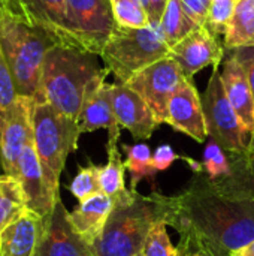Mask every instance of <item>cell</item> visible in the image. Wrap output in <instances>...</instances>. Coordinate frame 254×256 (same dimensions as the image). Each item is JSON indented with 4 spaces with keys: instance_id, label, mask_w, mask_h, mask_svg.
Listing matches in <instances>:
<instances>
[{
    "instance_id": "obj_1",
    "label": "cell",
    "mask_w": 254,
    "mask_h": 256,
    "mask_svg": "<svg viewBox=\"0 0 254 256\" xmlns=\"http://www.w3.org/2000/svg\"><path fill=\"white\" fill-rule=\"evenodd\" d=\"M165 224L178 232L183 255L207 249L231 256L254 240V194L234 171L219 180L195 174L184 190L166 196Z\"/></svg>"
},
{
    "instance_id": "obj_2",
    "label": "cell",
    "mask_w": 254,
    "mask_h": 256,
    "mask_svg": "<svg viewBox=\"0 0 254 256\" xmlns=\"http://www.w3.org/2000/svg\"><path fill=\"white\" fill-rule=\"evenodd\" d=\"M99 57L85 50L54 45L43 62L40 100L78 122L87 93L109 75Z\"/></svg>"
},
{
    "instance_id": "obj_3",
    "label": "cell",
    "mask_w": 254,
    "mask_h": 256,
    "mask_svg": "<svg viewBox=\"0 0 254 256\" xmlns=\"http://www.w3.org/2000/svg\"><path fill=\"white\" fill-rule=\"evenodd\" d=\"M57 42L21 14L0 3V51L18 96L40 100L43 62Z\"/></svg>"
},
{
    "instance_id": "obj_4",
    "label": "cell",
    "mask_w": 254,
    "mask_h": 256,
    "mask_svg": "<svg viewBox=\"0 0 254 256\" xmlns=\"http://www.w3.org/2000/svg\"><path fill=\"white\" fill-rule=\"evenodd\" d=\"M166 195L154 190L150 195L135 192V198L126 204H115L109 219L93 243L94 256L141 255L153 230L165 222Z\"/></svg>"
},
{
    "instance_id": "obj_5",
    "label": "cell",
    "mask_w": 254,
    "mask_h": 256,
    "mask_svg": "<svg viewBox=\"0 0 254 256\" xmlns=\"http://www.w3.org/2000/svg\"><path fill=\"white\" fill-rule=\"evenodd\" d=\"M162 26L129 28L115 26L100 58L115 82L127 84L138 72L169 56Z\"/></svg>"
},
{
    "instance_id": "obj_6",
    "label": "cell",
    "mask_w": 254,
    "mask_h": 256,
    "mask_svg": "<svg viewBox=\"0 0 254 256\" xmlns=\"http://www.w3.org/2000/svg\"><path fill=\"white\" fill-rule=\"evenodd\" d=\"M33 142L43 174L54 192H58L60 176L67 156L78 148L81 129L76 120L57 111L45 100H33Z\"/></svg>"
},
{
    "instance_id": "obj_7",
    "label": "cell",
    "mask_w": 254,
    "mask_h": 256,
    "mask_svg": "<svg viewBox=\"0 0 254 256\" xmlns=\"http://www.w3.org/2000/svg\"><path fill=\"white\" fill-rule=\"evenodd\" d=\"M202 106L210 138L219 142L228 153H247L250 138L226 96L219 66L213 68V74L202 98Z\"/></svg>"
},
{
    "instance_id": "obj_8",
    "label": "cell",
    "mask_w": 254,
    "mask_h": 256,
    "mask_svg": "<svg viewBox=\"0 0 254 256\" xmlns=\"http://www.w3.org/2000/svg\"><path fill=\"white\" fill-rule=\"evenodd\" d=\"M186 81L187 78L180 66L168 56L138 72L127 86L141 94L162 124L168 118L169 100Z\"/></svg>"
},
{
    "instance_id": "obj_9",
    "label": "cell",
    "mask_w": 254,
    "mask_h": 256,
    "mask_svg": "<svg viewBox=\"0 0 254 256\" xmlns=\"http://www.w3.org/2000/svg\"><path fill=\"white\" fill-rule=\"evenodd\" d=\"M1 3L46 32L57 45L84 50L72 24L67 0H1Z\"/></svg>"
},
{
    "instance_id": "obj_10",
    "label": "cell",
    "mask_w": 254,
    "mask_h": 256,
    "mask_svg": "<svg viewBox=\"0 0 254 256\" xmlns=\"http://www.w3.org/2000/svg\"><path fill=\"white\" fill-rule=\"evenodd\" d=\"M69 15L85 51L100 56L117 22L109 0H67Z\"/></svg>"
},
{
    "instance_id": "obj_11",
    "label": "cell",
    "mask_w": 254,
    "mask_h": 256,
    "mask_svg": "<svg viewBox=\"0 0 254 256\" xmlns=\"http://www.w3.org/2000/svg\"><path fill=\"white\" fill-rule=\"evenodd\" d=\"M33 100L19 96L0 132V162L7 176L16 177L19 159L25 147L33 142Z\"/></svg>"
},
{
    "instance_id": "obj_12",
    "label": "cell",
    "mask_w": 254,
    "mask_h": 256,
    "mask_svg": "<svg viewBox=\"0 0 254 256\" xmlns=\"http://www.w3.org/2000/svg\"><path fill=\"white\" fill-rule=\"evenodd\" d=\"M225 48L205 26L198 27L169 50V57L180 66L187 80L208 66H219Z\"/></svg>"
},
{
    "instance_id": "obj_13",
    "label": "cell",
    "mask_w": 254,
    "mask_h": 256,
    "mask_svg": "<svg viewBox=\"0 0 254 256\" xmlns=\"http://www.w3.org/2000/svg\"><path fill=\"white\" fill-rule=\"evenodd\" d=\"M61 198L46 219L45 232L34 256H94L91 246L73 230Z\"/></svg>"
},
{
    "instance_id": "obj_14",
    "label": "cell",
    "mask_w": 254,
    "mask_h": 256,
    "mask_svg": "<svg viewBox=\"0 0 254 256\" xmlns=\"http://www.w3.org/2000/svg\"><path fill=\"white\" fill-rule=\"evenodd\" d=\"M109 88L118 126L127 129L136 140H150L160 124L148 104L127 84L114 82Z\"/></svg>"
},
{
    "instance_id": "obj_15",
    "label": "cell",
    "mask_w": 254,
    "mask_h": 256,
    "mask_svg": "<svg viewBox=\"0 0 254 256\" xmlns=\"http://www.w3.org/2000/svg\"><path fill=\"white\" fill-rule=\"evenodd\" d=\"M16 178L22 186L27 208L46 220L51 216L57 200L60 198V192H54L48 184L42 164L34 148V142L25 147L18 164Z\"/></svg>"
},
{
    "instance_id": "obj_16",
    "label": "cell",
    "mask_w": 254,
    "mask_h": 256,
    "mask_svg": "<svg viewBox=\"0 0 254 256\" xmlns=\"http://www.w3.org/2000/svg\"><path fill=\"white\" fill-rule=\"evenodd\" d=\"M166 123L198 142H205L210 136L202 99L192 80H187L169 100Z\"/></svg>"
},
{
    "instance_id": "obj_17",
    "label": "cell",
    "mask_w": 254,
    "mask_h": 256,
    "mask_svg": "<svg viewBox=\"0 0 254 256\" xmlns=\"http://www.w3.org/2000/svg\"><path fill=\"white\" fill-rule=\"evenodd\" d=\"M78 124L81 134L94 132L97 129H106L108 130L106 147L118 146L121 128L118 126L114 114L111 88L106 81L99 82L87 93L78 117Z\"/></svg>"
},
{
    "instance_id": "obj_18",
    "label": "cell",
    "mask_w": 254,
    "mask_h": 256,
    "mask_svg": "<svg viewBox=\"0 0 254 256\" xmlns=\"http://www.w3.org/2000/svg\"><path fill=\"white\" fill-rule=\"evenodd\" d=\"M46 220L25 210L0 234V256H34L45 232Z\"/></svg>"
},
{
    "instance_id": "obj_19",
    "label": "cell",
    "mask_w": 254,
    "mask_h": 256,
    "mask_svg": "<svg viewBox=\"0 0 254 256\" xmlns=\"http://www.w3.org/2000/svg\"><path fill=\"white\" fill-rule=\"evenodd\" d=\"M220 72L226 96L252 141L254 134V99L247 74L232 52L226 57Z\"/></svg>"
},
{
    "instance_id": "obj_20",
    "label": "cell",
    "mask_w": 254,
    "mask_h": 256,
    "mask_svg": "<svg viewBox=\"0 0 254 256\" xmlns=\"http://www.w3.org/2000/svg\"><path fill=\"white\" fill-rule=\"evenodd\" d=\"M114 207L115 201L100 192L82 202H78L73 212H69L67 218L73 230L90 246H93V243L102 234Z\"/></svg>"
},
{
    "instance_id": "obj_21",
    "label": "cell",
    "mask_w": 254,
    "mask_h": 256,
    "mask_svg": "<svg viewBox=\"0 0 254 256\" xmlns=\"http://www.w3.org/2000/svg\"><path fill=\"white\" fill-rule=\"evenodd\" d=\"M108 160L105 165H100V188L102 192L111 196L115 204H126L135 198L133 189L126 188L124 176H126V165L121 159V153L118 146L106 147Z\"/></svg>"
},
{
    "instance_id": "obj_22",
    "label": "cell",
    "mask_w": 254,
    "mask_h": 256,
    "mask_svg": "<svg viewBox=\"0 0 254 256\" xmlns=\"http://www.w3.org/2000/svg\"><path fill=\"white\" fill-rule=\"evenodd\" d=\"M223 39V45L229 51L241 46H254V0L237 2Z\"/></svg>"
},
{
    "instance_id": "obj_23",
    "label": "cell",
    "mask_w": 254,
    "mask_h": 256,
    "mask_svg": "<svg viewBox=\"0 0 254 256\" xmlns=\"http://www.w3.org/2000/svg\"><path fill=\"white\" fill-rule=\"evenodd\" d=\"M121 150L126 154V170L130 174V186L136 190L141 180H148L151 183L153 192L156 190L157 171L153 165V153L147 144H121Z\"/></svg>"
},
{
    "instance_id": "obj_24",
    "label": "cell",
    "mask_w": 254,
    "mask_h": 256,
    "mask_svg": "<svg viewBox=\"0 0 254 256\" xmlns=\"http://www.w3.org/2000/svg\"><path fill=\"white\" fill-rule=\"evenodd\" d=\"M27 210V201L19 180L13 176H0V234Z\"/></svg>"
},
{
    "instance_id": "obj_25",
    "label": "cell",
    "mask_w": 254,
    "mask_h": 256,
    "mask_svg": "<svg viewBox=\"0 0 254 256\" xmlns=\"http://www.w3.org/2000/svg\"><path fill=\"white\" fill-rule=\"evenodd\" d=\"M160 26H162L163 34H165V39H166L169 48H172L180 40H183L186 36H189L192 32H195L198 27H201L186 12L181 0H169L168 2V6L162 16Z\"/></svg>"
},
{
    "instance_id": "obj_26",
    "label": "cell",
    "mask_w": 254,
    "mask_h": 256,
    "mask_svg": "<svg viewBox=\"0 0 254 256\" xmlns=\"http://www.w3.org/2000/svg\"><path fill=\"white\" fill-rule=\"evenodd\" d=\"M69 192L78 200V202L100 194V165L88 162L85 166H79L78 174L69 184Z\"/></svg>"
},
{
    "instance_id": "obj_27",
    "label": "cell",
    "mask_w": 254,
    "mask_h": 256,
    "mask_svg": "<svg viewBox=\"0 0 254 256\" xmlns=\"http://www.w3.org/2000/svg\"><path fill=\"white\" fill-rule=\"evenodd\" d=\"M117 26L141 28L150 26L148 14L139 0H109Z\"/></svg>"
},
{
    "instance_id": "obj_28",
    "label": "cell",
    "mask_w": 254,
    "mask_h": 256,
    "mask_svg": "<svg viewBox=\"0 0 254 256\" xmlns=\"http://www.w3.org/2000/svg\"><path fill=\"white\" fill-rule=\"evenodd\" d=\"M226 153L228 152H225V148L214 140H210L207 142L201 164L204 166V172L210 178L219 180L232 176V165Z\"/></svg>"
},
{
    "instance_id": "obj_29",
    "label": "cell",
    "mask_w": 254,
    "mask_h": 256,
    "mask_svg": "<svg viewBox=\"0 0 254 256\" xmlns=\"http://www.w3.org/2000/svg\"><path fill=\"white\" fill-rule=\"evenodd\" d=\"M238 0H211L210 12L205 21V27L216 38L226 34L228 24L235 12Z\"/></svg>"
},
{
    "instance_id": "obj_30",
    "label": "cell",
    "mask_w": 254,
    "mask_h": 256,
    "mask_svg": "<svg viewBox=\"0 0 254 256\" xmlns=\"http://www.w3.org/2000/svg\"><path fill=\"white\" fill-rule=\"evenodd\" d=\"M18 92L10 75V70L0 51V132L18 100Z\"/></svg>"
},
{
    "instance_id": "obj_31",
    "label": "cell",
    "mask_w": 254,
    "mask_h": 256,
    "mask_svg": "<svg viewBox=\"0 0 254 256\" xmlns=\"http://www.w3.org/2000/svg\"><path fill=\"white\" fill-rule=\"evenodd\" d=\"M144 256H184L178 248H175L168 234V225L160 222L151 232L145 249Z\"/></svg>"
},
{
    "instance_id": "obj_32",
    "label": "cell",
    "mask_w": 254,
    "mask_h": 256,
    "mask_svg": "<svg viewBox=\"0 0 254 256\" xmlns=\"http://www.w3.org/2000/svg\"><path fill=\"white\" fill-rule=\"evenodd\" d=\"M229 160L232 165V171L247 183V186L254 194V153L250 152L244 154L229 153Z\"/></svg>"
},
{
    "instance_id": "obj_33",
    "label": "cell",
    "mask_w": 254,
    "mask_h": 256,
    "mask_svg": "<svg viewBox=\"0 0 254 256\" xmlns=\"http://www.w3.org/2000/svg\"><path fill=\"white\" fill-rule=\"evenodd\" d=\"M231 52L235 56V58L241 63V66L244 68L246 74H247V78H249V82H250V88H252V93H253L254 99V46H241V48H235V50H231ZM249 152L254 153V134L252 141H250V146H249Z\"/></svg>"
},
{
    "instance_id": "obj_34",
    "label": "cell",
    "mask_w": 254,
    "mask_h": 256,
    "mask_svg": "<svg viewBox=\"0 0 254 256\" xmlns=\"http://www.w3.org/2000/svg\"><path fill=\"white\" fill-rule=\"evenodd\" d=\"M180 158L181 156H178L169 144H162L153 153V165L157 172H162V171H166Z\"/></svg>"
},
{
    "instance_id": "obj_35",
    "label": "cell",
    "mask_w": 254,
    "mask_h": 256,
    "mask_svg": "<svg viewBox=\"0 0 254 256\" xmlns=\"http://www.w3.org/2000/svg\"><path fill=\"white\" fill-rule=\"evenodd\" d=\"M181 3L192 20H195L199 26H205L210 12V4L202 0H181Z\"/></svg>"
},
{
    "instance_id": "obj_36",
    "label": "cell",
    "mask_w": 254,
    "mask_h": 256,
    "mask_svg": "<svg viewBox=\"0 0 254 256\" xmlns=\"http://www.w3.org/2000/svg\"><path fill=\"white\" fill-rule=\"evenodd\" d=\"M169 0H150L148 8V20L151 26H159L162 21V16L165 14V9L168 6Z\"/></svg>"
},
{
    "instance_id": "obj_37",
    "label": "cell",
    "mask_w": 254,
    "mask_h": 256,
    "mask_svg": "<svg viewBox=\"0 0 254 256\" xmlns=\"http://www.w3.org/2000/svg\"><path fill=\"white\" fill-rule=\"evenodd\" d=\"M231 256H254V240L247 243V244H244L243 248L234 250Z\"/></svg>"
},
{
    "instance_id": "obj_38",
    "label": "cell",
    "mask_w": 254,
    "mask_h": 256,
    "mask_svg": "<svg viewBox=\"0 0 254 256\" xmlns=\"http://www.w3.org/2000/svg\"><path fill=\"white\" fill-rule=\"evenodd\" d=\"M141 2V4L144 6V9L147 10V14H148V8H150V0H139Z\"/></svg>"
},
{
    "instance_id": "obj_39",
    "label": "cell",
    "mask_w": 254,
    "mask_h": 256,
    "mask_svg": "<svg viewBox=\"0 0 254 256\" xmlns=\"http://www.w3.org/2000/svg\"><path fill=\"white\" fill-rule=\"evenodd\" d=\"M184 256H204V255H202V252L195 250V252H187V254H184Z\"/></svg>"
},
{
    "instance_id": "obj_40",
    "label": "cell",
    "mask_w": 254,
    "mask_h": 256,
    "mask_svg": "<svg viewBox=\"0 0 254 256\" xmlns=\"http://www.w3.org/2000/svg\"><path fill=\"white\" fill-rule=\"evenodd\" d=\"M199 252H202V255L204 256H216L213 252H210V250H207V249H202V250H199Z\"/></svg>"
},
{
    "instance_id": "obj_41",
    "label": "cell",
    "mask_w": 254,
    "mask_h": 256,
    "mask_svg": "<svg viewBox=\"0 0 254 256\" xmlns=\"http://www.w3.org/2000/svg\"><path fill=\"white\" fill-rule=\"evenodd\" d=\"M136 256H144V254H141V255H136Z\"/></svg>"
},
{
    "instance_id": "obj_42",
    "label": "cell",
    "mask_w": 254,
    "mask_h": 256,
    "mask_svg": "<svg viewBox=\"0 0 254 256\" xmlns=\"http://www.w3.org/2000/svg\"><path fill=\"white\" fill-rule=\"evenodd\" d=\"M0 3H1V0H0Z\"/></svg>"
}]
</instances>
